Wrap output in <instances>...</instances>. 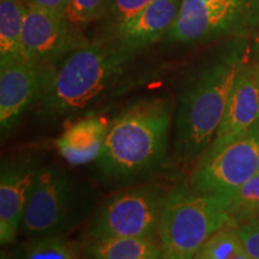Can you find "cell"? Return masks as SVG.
I'll return each instance as SVG.
<instances>
[{"mask_svg":"<svg viewBox=\"0 0 259 259\" xmlns=\"http://www.w3.org/2000/svg\"><path fill=\"white\" fill-rule=\"evenodd\" d=\"M183 0H155L134 17L114 27V38L132 50L153 45L166 36Z\"/></svg>","mask_w":259,"mask_h":259,"instance_id":"13","label":"cell"},{"mask_svg":"<svg viewBox=\"0 0 259 259\" xmlns=\"http://www.w3.org/2000/svg\"><path fill=\"white\" fill-rule=\"evenodd\" d=\"M171 189L158 183L124 187L97 205L88 221L90 239H158L162 212Z\"/></svg>","mask_w":259,"mask_h":259,"instance_id":"6","label":"cell"},{"mask_svg":"<svg viewBox=\"0 0 259 259\" xmlns=\"http://www.w3.org/2000/svg\"><path fill=\"white\" fill-rule=\"evenodd\" d=\"M259 27V0H183L166 35L177 44H199Z\"/></svg>","mask_w":259,"mask_h":259,"instance_id":"7","label":"cell"},{"mask_svg":"<svg viewBox=\"0 0 259 259\" xmlns=\"http://www.w3.org/2000/svg\"><path fill=\"white\" fill-rule=\"evenodd\" d=\"M44 164L35 155L6 157L0 168V242L14 245L38 171Z\"/></svg>","mask_w":259,"mask_h":259,"instance_id":"11","label":"cell"},{"mask_svg":"<svg viewBox=\"0 0 259 259\" xmlns=\"http://www.w3.org/2000/svg\"><path fill=\"white\" fill-rule=\"evenodd\" d=\"M255 71H257V76H258V79H259V64L255 66Z\"/></svg>","mask_w":259,"mask_h":259,"instance_id":"25","label":"cell"},{"mask_svg":"<svg viewBox=\"0 0 259 259\" xmlns=\"http://www.w3.org/2000/svg\"><path fill=\"white\" fill-rule=\"evenodd\" d=\"M229 226L219 198L196 192L190 186L170 190L158 227L162 258L193 259L206 240Z\"/></svg>","mask_w":259,"mask_h":259,"instance_id":"5","label":"cell"},{"mask_svg":"<svg viewBox=\"0 0 259 259\" xmlns=\"http://www.w3.org/2000/svg\"><path fill=\"white\" fill-rule=\"evenodd\" d=\"M0 2H2V0H0Z\"/></svg>","mask_w":259,"mask_h":259,"instance_id":"27","label":"cell"},{"mask_svg":"<svg viewBox=\"0 0 259 259\" xmlns=\"http://www.w3.org/2000/svg\"><path fill=\"white\" fill-rule=\"evenodd\" d=\"M0 259H27L24 246H16L11 250H3L2 254H0Z\"/></svg>","mask_w":259,"mask_h":259,"instance_id":"24","label":"cell"},{"mask_svg":"<svg viewBox=\"0 0 259 259\" xmlns=\"http://www.w3.org/2000/svg\"><path fill=\"white\" fill-rule=\"evenodd\" d=\"M108 0H70L66 17L78 27L102 17L106 14Z\"/></svg>","mask_w":259,"mask_h":259,"instance_id":"20","label":"cell"},{"mask_svg":"<svg viewBox=\"0 0 259 259\" xmlns=\"http://www.w3.org/2000/svg\"><path fill=\"white\" fill-rule=\"evenodd\" d=\"M242 245L251 259H259V219L236 227Z\"/></svg>","mask_w":259,"mask_h":259,"instance_id":"22","label":"cell"},{"mask_svg":"<svg viewBox=\"0 0 259 259\" xmlns=\"http://www.w3.org/2000/svg\"><path fill=\"white\" fill-rule=\"evenodd\" d=\"M232 228L259 218V173L220 199Z\"/></svg>","mask_w":259,"mask_h":259,"instance_id":"17","label":"cell"},{"mask_svg":"<svg viewBox=\"0 0 259 259\" xmlns=\"http://www.w3.org/2000/svg\"><path fill=\"white\" fill-rule=\"evenodd\" d=\"M69 2L70 0H27L29 5L61 16H66Z\"/></svg>","mask_w":259,"mask_h":259,"instance_id":"23","label":"cell"},{"mask_svg":"<svg viewBox=\"0 0 259 259\" xmlns=\"http://www.w3.org/2000/svg\"><path fill=\"white\" fill-rule=\"evenodd\" d=\"M89 44L78 25L72 23L66 16L28 4L22 37L23 59L56 65L71 52Z\"/></svg>","mask_w":259,"mask_h":259,"instance_id":"10","label":"cell"},{"mask_svg":"<svg viewBox=\"0 0 259 259\" xmlns=\"http://www.w3.org/2000/svg\"><path fill=\"white\" fill-rule=\"evenodd\" d=\"M82 244L85 259H163L158 239L87 238Z\"/></svg>","mask_w":259,"mask_h":259,"instance_id":"15","label":"cell"},{"mask_svg":"<svg viewBox=\"0 0 259 259\" xmlns=\"http://www.w3.org/2000/svg\"><path fill=\"white\" fill-rule=\"evenodd\" d=\"M258 121L259 79L255 67L245 64L235 79L218 134L198 161L213 156Z\"/></svg>","mask_w":259,"mask_h":259,"instance_id":"12","label":"cell"},{"mask_svg":"<svg viewBox=\"0 0 259 259\" xmlns=\"http://www.w3.org/2000/svg\"><path fill=\"white\" fill-rule=\"evenodd\" d=\"M173 102L149 97L128 105L109 121L103 150L95 162L96 176L111 189L147 183L167 161Z\"/></svg>","mask_w":259,"mask_h":259,"instance_id":"1","label":"cell"},{"mask_svg":"<svg viewBox=\"0 0 259 259\" xmlns=\"http://www.w3.org/2000/svg\"><path fill=\"white\" fill-rule=\"evenodd\" d=\"M193 259H251L236 228L226 227L206 240Z\"/></svg>","mask_w":259,"mask_h":259,"instance_id":"19","label":"cell"},{"mask_svg":"<svg viewBox=\"0 0 259 259\" xmlns=\"http://www.w3.org/2000/svg\"><path fill=\"white\" fill-rule=\"evenodd\" d=\"M246 51L235 45L187 80L174 115V153L184 162L198 161L212 143Z\"/></svg>","mask_w":259,"mask_h":259,"instance_id":"3","label":"cell"},{"mask_svg":"<svg viewBox=\"0 0 259 259\" xmlns=\"http://www.w3.org/2000/svg\"><path fill=\"white\" fill-rule=\"evenodd\" d=\"M27 9V0L0 2V64L23 59L22 37Z\"/></svg>","mask_w":259,"mask_h":259,"instance_id":"16","label":"cell"},{"mask_svg":"<svg viewBox=\"0 0 259 259\" xmlns=\"http://www.w3.org/2000/svg\"><path fill=\"white\" fill-rule=\"evenodd\" d=\"M136 50L118 40L90 42L54 65L35 106L44 121L69 122L94 115V108L114 90L134 60Z\"/></svg>","mask_w":259,"mask_h":259,"instance_id":"2","label":"cell"},{"mask_svg":"<svg viewBox=\"0 0 259 259\" xmlns=\"http://www.w3.org/2000/svg\"><path fill=\"white\" fill-rule=\"evenodd\" d=\"M54 65L19 59L0 64V132L8 138L25 113L37 105L53 72Z\"/></svg>","mask_w":259,"mask_h":259,"instance_id":"9","label":"cell"},{"mask_svg":"<svg viewBox=\"0 0 259 259\" xmlns=\"http://www.w3.org/2000/svg\"><path fill=\"white\" fill-rule=\"evenodd\" d=\"M206 2H211V0H206Z\"/></svg>","mask_w":259,"mask_h":259,"instance_id":"26","label":"cell"},{"mask_svg":"<svg viewBox=\"0 0 259 259\" xmlns=\"http://www.w3.org/2000/svg\"><path fill=\"white\" fill-rule=\"evenodd\" d=\"M109 121L89 115L73 121L56 141L58 153L71 166L95 163L100 157L108 132Z\"/></svg>","mask_w":259,"mask_h":259,"instance_id":"14","label":"cell"},{"mask_svg":"<svg viewBox=\"0 0 259 259\" xmlns=\"http://www.w3.org/2000/svg\"><path fill=\"white\" fill-rule=\"evenodd\" d=\"M97 194L90 184L57 164L42 166L31 191L21 225L28 239L67 235L97 208Z\"/></svg>","mask_w":259,"mask_h":259,"instance_id":"4","label":"cell"},{"mask_svg":"<svg viewBox=\"0 0 259 259\" xmlns=\"http://www.w3.org/2000/svg\"><path fill=\"white\" fill-rule=\"evenodd\" d=\"M258 173L259 121L213 156L197 162L189 186L221 199Z\"/></svg>","mask_w":259,"mask_h":259,"instance_id":"8","label":"cell"},{"mask_svg":"<svg viewBox=\"0 0 259 259\" xmlns=\"http://www.w3.org/2000/svg\"><path fill=\"white\" fill-rule=\"evenodd\" d=\"M23 246L27 259H85L83 244L66 235L29 239Z\"/></svg>","mask_w":259,"mask_h":259,"instance_id":"18","label":"cell"},{"mask_svg":"<svg viewBox=\"0 0 259 259\" xmlns=\"http://www.w3.org/2000/svg\"><path fill=\"white\" fill-rule=\"evenodd\" d=\"M258 219H259V218H258Z\"/></svg>","mask_w":259,"mask_h":259,"instance_id":"28","label":"cell"},{"mask_svg":"<svg viewBox=\"0 0 259 259\" xmlns=\"http://www.w3.org/2000/svg\"><path fill=\"white\" fill-rule=\"evenodd\" d=\"M153 2L155 0H108L106 14L115 27L134 17Z\"/></svg>","mask_w":259,"mask_h":259,"instance_id":"21","label":"cell"}]
</instances>
